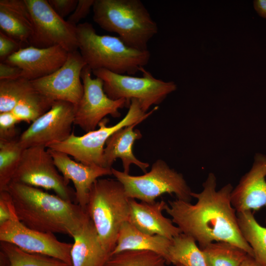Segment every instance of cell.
Segmentation results:
<instances>
[{
    "instance_id": "1",
    "label": "cell",
    "mask_w": 266,
    "mask_h": 266,
    "mask_svg": "<svg viewBox=\"0 0 266 266\" xmlns=\"http://www.w3.org/2000/svg\"><path fill=\"white\" fill-rule=\"evenodd\" d=\"M202 190L193 192L196 203L176 199L169 200L165 210L182 233L193 238L202 249L213 242L225 241L238 246L254 257L253 250L239 229L237 213L232 206L233 187L228 183L217 190V179L209 173Z\"/></svg>"
},
{
    "instance_id": "25",
    "label": "cell",
    "mask_w": 266,
    "mask_h": 266,
    "mask_svg": "<svg viewBox=\"0 0 266 266\" xmlns=\"http://www.w3.org/2000/svg\"><path fill=\"white\" fill-rule=\"evenodd\" d=\"M200 249L207 266H240L249 255L238 246L225 241L213 242Z\"/></svg>"
},
{
    "instance_id": "12",
    "label": "cell",
    "mask_w": 266,
    "mask_h": 266,
    "mask_svg": "<svg viewBox=\"0 0 266 266\" xmlns=\"http://www.w3.org/2000/svg\"><path fill=\"white\" fill-rule=\"evenodd\" d=\"M75 105L63 100L55 101L51 108L32 123L19 137L21 145L26 149L34 146L47 148L62 142L72 133Z\"/></svg>"
},
{
    "instance_id": "4",
    "label": "cell",
    "mask_w": 266,
    "mask_h": 266,
    "mask_svg": "<svg viewBox=\"0 0 266 266\" xmlns=\"http://www.w3.org/2000/svg\"><path fill=\"white\" fill-rule=\"evenodd\" d=\"M93 19L101 29L118 34L128 46L148 50L158 32L156 22L140 0H95Z\"/></svg>"
},
{
    "instance_id": "22",
    "label": "cell",
    "mask_w": 266,
    "mask_h": 266,
    "mask_svg": "<svg viewBox=\"0 0 266 266\" xmlns=\"http://www.w3.org/2000/svg\"><path fill=\"white\" fill-rule=\"evenodd\" d=\"M171 244V240L158 235L146 234L126 222L120 229L116 246L110 256L127 250L149 251L161 255L168 264Z\"/></svg>"
},
{
    "instance_id": "17",
    "label": "cell",
    "mask_w": 266,
    "mask_h": 266,
    "mask_svg": "<svg viewBox=\"0 0 266 266\" xmlns=\"http://www.w3.org/2000/svg\"><path fill=\"white\" fill-rule=\"evenodd\" d=\"M47 149L66 181L68 183L70 181L73 182L75 202L85 210L93 184L100 177L112 175L111 168L84 165L73 160L65 153Z\"/></svg>"
},
{
    "instance_id": "37",
    "label": "cell",
    "mask_w": 266,
    "mask_h": 266,
    "mask_svg": "<svg viewBox=\"0 0 266 266\" xmlns=\"http://www.w3.org/2000/svg\"><path fill=\"white\" fill-rule=\"evenodd\" d=\"M254 7L258 14L266 18V0H254Z\"/></svg>"
},
{
    "instance_id": "34",
    "label": "cell",
    "mask_w": 266,
    "mask_h": 266,
    "mask_svg": "<svg viewBox=\"0 0 266 266\" xmlns=\"http://www.w3.org/2000/svg\"><path fill=\"white\" fill-rule=\"evenodd\" d=\"M94 2L95 0H78L75 10L66 21L73 25L77 26L81 20L85 18L89 14Z\"/></svg>"
},
{
    "instance_id": "29",
    "label": "cell",
    "mask_w": 266,
    "mask_h": 266,
    "mask_svg": "<svg viewBox=\"0 0 266 266\" xmlns=\"http://www.w3.org/2000/svg\"><path fill=\"white\" fill-rule=\"evenodd\" d=\"M33 89L31 81L22 77L0 80V113L11 111Z\"/></svg>"
},
{
    "instance_id": "18",
    "label": "cell",
    "mask_w": 266,
    "mask_h": 266,
    "mask_svg": "<svg viewBox=\"0 0 266 266\" xmlns=\"http://www.w3.org/2000/svg\"><path fill=\"white\" fill-rule=\"evenodd\" d=\"M166 204L163 200L147 203L130 199L128 222L146 234L158 235L172 240L182 232L171 219L163 215L162 212Z\"/></svg>"
},
{
    "instance_id": "27",
    "label": "cell",
    "mask_w": 266,
    "mask_h": 266,
    "mask_svg": "<svg viewBox=\"0 0 266 266\" xmlns=\"http://www.w3.org/2000/svg\"><path fill=\"white\" fill-rule=\"evenodd\" d=\"M0 249L7 257L9 266H71L53 257L26 252L7 242L0 241Z\"/></svg>"
},
{
    "instance_id": "30",
    "label": "cell",
    "mask_w": 266,
    "mask_h": 266,
    "mask_svg": "<svg viewBox=\"0 0 266 266\" xmlns=\"http://www.w3.org/2000/svg\"><path fill=\"white\" fill-rule=\"evenodd\" d=\"M166 260L151 251L127 250L111 255L104 266H166Z\"/></svg>"
},
{
    "instance_id": "26",
    "label": "cell",
    "mask_w": 266,
    "mask_h": 266,
    "mask_svg": "<svg viewBox=\"0 0 266 266\" xmlns=\"http://www.w3.org/2000/svg\"><path fill=\"white\" fill-rule=\"evenodd\" d=\"M25 149L19 137L0 140V191L6 190L11 182Z\"/></svg>"
},
{
    "instance_id": "36",
    "label": "cell",
    "mask_w": 266,
    "mask_h": 266,
    "mask_svg": "<svg viewBox=\"0 0 266 266\" xmlns=\"http://www.w3.org/2000/svg\"><path fill=\"white\" fill-rule=\"evenodd\" d=\"M22 76V70L19 67L5 62H0V80L15 79Z\"/></svg>"
},
{
    "instance_id": "19",
    "label": "cell",
    "mask_w": 266,
    "mask_h": 266,
    "mask_svg": "<svg viewBox=\"0 0 266 266\" xmlns=\"http://www.w3.org/2000/svg\"><path fill=\"white\" fill-rule=\"evenodd\" d=\"M138 123L122 128L112 134L107 140L103 152V167L111 168L117 158L122 161L124 172L129 174L130 166L134 164L143 172L149 166L148 163L137 159L133 153V145L135 140L142 137L139 130H134Z\"/></svg>"
},
{
    "instance_id": "9",
    "label": "cell",
    "mask_w": 266,
    "mask_h": 266,
    "mask_svg": "<svg viewBox=\"0 0 266 266\" xmlns=\"http://www.w3.org/2000/svg\"><path fill=\"white\" fill-rule=\"evenodd\" d=\"M58 171L48 149L31 147L24 150L11 182L52 190L62 199L75 201V191Z\"/></svg>"
},
{
    "instance_id": "11",
    "label": "cell",
    "mask_w": 266,
    "mask_h": 266,
    "mask_svg": "<svg viewBox=\"0 0 266 266\" xmlns=\"http://www.w3.org/2000/svg\"><path fill=\"white\" fill-rule=\"evenodd\" d=\"M91 73L92 70L87 65L82 70L83 94L75 105L74 123L86 133L96 130L108 115L119 117V109L129 107L131 104L124 99L113 100L109 98L103 90L102 80L99 77L92 78Z\"/></svg>"
},
{
    "instance_id": "3",
    "label": "cell",
    "mask_w": 266,
    "mask_h": 266,
    "mask_svg": "<svg viewBox=\"0 0 266 266\" xmlns=\"http://www.w3.org/2000/svg\"><path fill=\"white\" fill-rule=\"evenodd\" d=\"M78 49L92 71L105 69L113 73L132 75L141 71L150 59L149 51L126 45L119 37L97 33L88 22L76 26Z\"/></svg>"
},
{
    "instance_id": "5",
    "label": "cell",
    "mask_w": 266,
    "mask_h": 266,
    "mask_svg": "<svg viewBox=\"0 0 266 266\" xmlns=\"http://www.w3.org/2000/svg\"><path fill=\"white\" fill-rule=\"evenodd\" d=\"M85 211L110 255L120 229L129 218L130 199L122 183L117 179H97L91 189Z\"/></svg>"
},
{
    "instance_id": "13",
    "label": "cell",
    "mask_w": 266,
    "mask_h": 266,
    "mask_svg": "<svg viewBox=\"0 0 266 266\" xmlns=\"http://www.w3.org/2000/svg\"><path fill=\"white\" fill-rule=\"evenodd\" d=\"M0 241L11 243L29 253L54 258L72 266V243L58 240L53 233L30 228L19 219L0 225Z\"/></svg>"
},
{
    "instance_id": "23",
    "label": "cell",
    "mask_w": 266,
    "mask_h": 266,
    "mask_svg": "<svg viewBox=\"0 0 266 266\" xmlns=\"http://www.w3.org/2000/svg\"><path fill=\"white\" fill-rule=\"evenodd\" d=\"M238 226L251 247L254 258L261 266H266V227L261 226L251 211L237 213Z\"/></svg>"
},
{
    "instance_id": "8",
    "label": "cell",
    "mask_w": 266,
    "mask_h": 266,
    "mask_svg": "<svg viewBox=\"0 0 266 266\" xmlns=\"http://www.w3.org/2000/svg\"><path fill=\"white\" fill-rule=\"evenodd\" d=\"M142 76L134 77L118 74L105 69L92 71L93 74L103 82V90L112 100L126 99L131 103L137 100L142 109L147 112L151 106L162 103L169 94L177 89L173 81L157 79L144 68Z\"/></svg>"
},
{
    "instance_id": "10",
    "label": "cell",
    "mask_w": 266,
    "mask_h": 266,
    "mask_svg": "<svg viewBox=\"0 0 266 266\" xmlns=\"http://www.w3.org/2000/svg\"><path fill=\"white\" fill-rule=\"evenodd\" d=\"M33 30L29 45L39 48L59 46L68 53L78 50L76 26L59 16L48 0H25Z\"/></svg>"
},
{
    "instance_id": "16",
    "label": "cell",
    "mask_w": 266,
    "mask_h": 266,
    "mask_svg": "<svg viewBox=\"0 0 266 266\" xmlns=\"http://www.w3.org/2000/svg\"><path fill=\"white\" fill-rule=\"evenodd\" d=\"M266 156L257 154L248 172L240 179L231 195L236 213L266 209Z\"/></svg>"
},
{
    "instance_id": "7",
    "label": "cell",
    "mask_w": 266,
    "mask_h": 266,
    "mask_svg": "<svg viewBox=\"0 0 266 266\" xmlns=\"http://www.w3.org/2000/svg\"><path fill=\"white\" fill-rule=\"evenodd\" d=\"M112 174L123 185L128 198L153 203L165 194L190 202L192 193L183 175L161 159L154 162L148 172L134 176L111 168Z\"/></svg>"
},
{
    "instance_id": "6",
    "label": "cell",
    "mask_w": 266,
    "mask_h": 266,
    "mask_svg": "<svg viewBox=\"0 0 266 266\" xmlns=\"http://www.w3.org/2000/svg\"><path fill=\"white\" fill-rule=\"evenodd\" d=\"M159 108L155 106L148 112H144L136 99L131 100L129 110L118 123L108 126L109 120L105 118L99 123V129L88 132L83 135H76L72 132L64 141L52 144L47 148L65 153L76 161L84 165L103 167L104 146L109 137L118 130L132 124H139Z\"/></svg>"
},
{
    "instance_id": "35",
    "label": "cell",
    "mask_w": 266,
    "mask_h": 266,
    "mask_svg": "<svg viewBox=\"0 0 266 266\" xmlns=\"http://www.w3.org/2000/svg\"><path fill=\"white\" fill-rule=\"evenodd\" d=\"M48 2L54 11L64 19L73 13L78 0H48Z\"/></svg>"
},
{
    "instance_id": "33",
    "label": "cell",
    "mask_w": 266,
    "mask_h": 266,
    "mask_svg": "<svg viewBox=\"0 0 266 266\" xmlns=\"http://www.w3.org/2000/svg\"><path fill=\"white\" fill-rule=\"evenodd\" d=\"M22 43L0 30V60L4 62L19 50Z\"/></svg>"
},
{
    "instance_id": "24",
    "label": "cell",
    "mask_w": 266,
    "mask_h": 266,
    "mask_svg": "<svg viewBox=\"0 0 266 266\" xmlns=\"http://www.w3.org/2000/svg\"><path fill=\"white\" fill-rule=\"evenodd\" d=\"M168 264H180L183 266H207L202 251L196 241L182 233L171 240Z\"/></svg>"
},
{
    "instance_id": "15",
    "label": "cell",
    "mask_w": 266,
    "mask_h": 266,
    "mask_svg": "<svg viewBox=\"0 0 266 266\" xmlns=\"http://www.w3.org/2000/svg\"><path fill=\"white\" fill-rule=\"evenodd\" d=\"M68 52L59 46L39 48L32 46L22 48L8 57L6 63L22 70V77L30 81L53 73L66 62Z\"/></svg>"
},
{
    "instance_id": "32",
    "label": "cell",
    "mask_w": 266,
    "mask_h": 266,
    "mask_svg": "<svg viewBox=\"0 0 266 266\" xmlns=\"http://www.w3.org/2000/svg\"><path fill=\"white\" fill-rule=\"evenodd\" d=\"M13 219H18L12 199L7 190L0 191V225Z\"/></svg>"
},
{
    "instance_id": "20",
    "label": "cell",
    "mask_w": 266,
    "mask_h": 266,
    "mask_svg": "<svg viewBox=\"0 0 266 266\" xmlns=\"http://www.w3.org/2000/svg\"><path fill=\"white\" fill-rule=\"evenodd\" d=\"M73 238L72 266H104L110 255L102 246L90 218Z\"/></svg>"
},
{
    "instance_id": "38",
    "label": "cell",
    "mask_w": 266,
    "mask_h": 266,
    "mask_svg": "<svg viewBox=\"0 0 266 266\" xmlns=\"http://www.w3.org/2000/svg\"><path fill=\"white\" fill-rule=\"evenodd\" d=\"M240 266H261L256 261L255 258L248 255L244 261L242 262Z\"/></svg>"
},
{
    "instance_id": "2",
    "label": "cell",
    "mask_w": 266,
    "mask_h": 266,
    "mask_svg": "<svg viewBox=\"0 0 266 266\" xmlns=\"http://www.w3.org/2000/svg\"><path fill=\"white\" fill-rule=\"evenodd\" d=\"M5 190L11 195L19 220L32 229L73 238L90 219L76 203L38 188L11 182Z\"/></svg>"
},
{
    "instance_id": "21",
    "label": "cell",
    "mask_w": 266,
    "mask_h": 266,
    "mask_svg": "<svg viewBox=\"0 0 266 266\" xmlns=\"http://www.w3.org/2000/svg\"><path fill=\"white\" fill-rule=\"evenodd\" d=\"M0 28L22 44H29L33 24L25 0H0Z\"/></svg>"
},
{
    "instance_id": "39",
    "label": "cell",
    "mask_w": 266,
    "mask_h": 266,
    "mask_svg": "<svg viewBox=\"0 0 266 266\" xmlns=\"http://www.w3.org/2000/svg\"><path fill=\"white\" fill-rule=\"evenodd\" d=\"M0 266H9V262L6 256L1 251L0 252Z\"/></svg>"
},
{
    "instance_id": "31",
    "label": "cell",
    "mask_w": 266,
    "mask_h": 266,
    "mask_svg": "<svg viewBox=\"0 0 266 266\" xmlns=\"http://www.w3.org/2000/svg\"><path fill=\"white\" fill-rule=\"evenodd\" d=\"M19 122L11 111L0 113V140L17 138L16 124Z\"/></svg>"
},
{
    "instance_id": "28",
    "label": "cell",
    "mask_w": 266,
    "mask_h": 266,
    "mask_svg": "<svg viewBox=\"0 0 266 266\" xmlns=\"http://www.w3.org/2000/svg\"><path fill=\"white\" fill-rule=\"evenodd\" d=\"M54 102L33 89L18 102L11 112L19 122L32 123L48 111Z\"/></svg>"
},
{
    "instance_id": "14",
    "label": "cell",
    "mask_w": 266,
    "mask_h": 266,
    "mask_svg": "<svg viewBox=\"0 0 266 266\" xmlns=\"http://www.w3.org/2000/svg\"><path fill=\"white\" fill-rule=\"evenodd\" d=\"M86 65L78 50L69 52L65 64L58 70L31 81L33 88L53 101L63 100L76 105L83 94L81 74Z\"/></svg>"
},
{
    "instance_id": "40",
    "label": "cell",
    "mask_w": 266,
    "mask_h": 266,
    "mask_svg": "<svg viewBox=\"0 0 266 266\" xmlns=\"http://www.w3.org/2000/svg\"><path fill=\"white\" fill-rule=\"evenodd\" d=\"M175 266H183L182 265H180V264H176L175 265Z\"/></svg>"
}]
</instances>
